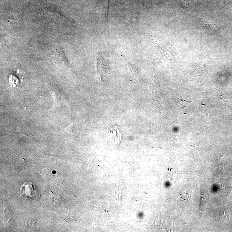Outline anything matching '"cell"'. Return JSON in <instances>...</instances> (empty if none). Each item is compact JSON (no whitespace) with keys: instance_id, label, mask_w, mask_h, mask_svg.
<instances>
[{"instance_id":"4","label":"cell","mask_w":232,"mask_h":232,"mask_svg":"<svg viewBox=\"0 0 232 232\" xmlns=\"http://www.w3.org/2000/svg\"><path fill=\"white\" fill-rule=\"evenodd\" d=\"M230 215L227 212H223L220 216V219L221 221H226L229 218Z\"/></svg>"},{"instance_id":"2","label":"cell","mask_w":232,"mask_h":232,"mask_svg":"<svg viewBox=\"0 0 232 232\" xmlns=\"http://www.w3.org/2000/svg\"><path fill=\"white\" fill-rule=\"evenodd\" d=\"M201 23L202 26L205 29L208 30L210 32H216L218 29L216 25L213 22L206 18H203L201 19Z\"/></svg>"},{"instance_id":"5","label":"cell","mask_w":232,"mask_h":232,"mask_svg":"<svg viewBox=\"0 0 232 232\" xmlns=\"http://www.w3.org/2000/svg\"><path fill=\"white\" fill-rule=\"evenodd\" d=\"M184 3L185 5H187L188 2L187 0H181Z\"/></svg>"},{"instance_id":"3","label":"cell","mask_w":232,"mask_h":232,"mask_svg":"<svg viewBox=\"0 0 232 232\" xmlns=\"http://www.w3.org/2000/svg\"><path fill=\"white\" fill-rule=\"evenodd\" d=\"M9 82L10 84L12 87H16L19 84V80L16 77L13 75H11L9 77Z\"/></svg>"},{"instance_id":"1","label":"cell","mask_w":232,"mask_h":232,"mask_svg":"<svg viewBox=\"0 0 232 232\" xmlns=\"http://www.w3.org/2000/svg\"><path fill=\"white\" fill-rule=\"evenodd\" d=\"M20 192L22 196L26 199L38 200L40 198L39 192L33 182H26L22 184Z\"/></svg>"}]
</instances>
